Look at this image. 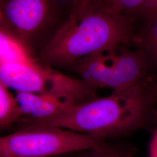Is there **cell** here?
<instances>
[{
	"label": "cell",
	"instance_id": "7c38bea8",
	"mask_svg": "<svg viewBox=\"0 0 157 157\" xmlns=\"http://www.w3.org/2000/svg\"><path fill=\"white\" fill-rule=\"evenodd\" d=\"M110 11L133 17L140 14L147 0H102Z\"/></svg>",
	"mask_w": 157,
	"mask_h": 157
},
{
	"label": "cell",
	"instance_id": "8fae6325",
	"mask_svg": "<svg viewBox=\"0 0 157 157\" xmlns=\"http://www.w3.org/2000/svg\"><path fill=\"white\" fill-rule=\"evenodd\" d=\"M136 149L133 146L124 143H111L106 147L74 153V157H136Z\"/></svg>",
	"mask_w": 157,
	"mask_h": 157
},
{
	"label": "cell",
	"instance_id": "52a82bcc",
	"mask_svg": "<svg viewBox=\"0 0 157 157\" xmlns=\"http://www.w3.org/2000/svg\"><path fill=\"white\" fill-rule=\"evenodd\" d=\"M15 97L22 118H50L80 105L66 97L28 92L17 91Z\"/></svg>",
	"mask_w": 157,
	"mask_h": 157
},
{
	"label": "cell",
	"instance_id": "5b68a950",
	"mask_svg": "<svg viewBox=\"0 0 157 157\" xmlns=\"http://www.w3.org/2000/svg\"><path fill=\"white\" fill-rule=\"evenodd\" d=\"M150 62L140 48L125 46L115 50L92 54L80 59L69 67L96 89H127L144 82L149 76Z\"/></svg>",
	"mask_w": 157,
	"mask_h": 157
},
{
	"label": "cell",
	"instance_id": "2e32d148",
	"mask_svg": "<svg viewBox=\"0 0 157 157\" xmlns=\"http://www.w3.org/2000/svg\"><path fill=\"white\" fill-rule=\"evenodd\" d=\"M74 153H71V154H65V155H61L59 156H56V157H74Z\"/></svg>",
	"mask_w": 157,
	"mask_h": 157
},
{
	"label": "cell",
	"instance_id": "6da1fadb",
	"mask_svg": "<svg viewBox=\"0 0 157 157\" xmlns=\"http://www.w3.org/2000/svg\"><path fill=\"white\" fill-rule=\"evenodd\" d=\"M157 123V86L152 78L133 87L114 90L54 117H23L17 130L58 127L105 139L132 134Z\"/></svg>",
	"mask_w": 157,
	"mask_h": 157
},
{
	"label": "cell",
	"instance_id": "e0dca14e",
	"mask_svg": "<svg viewBox=\"0 0 157 157\" xmlns=\"http://www.w3.org/2000/svg\"><path fill=\"white\" fill-rule=\"evenodd\" d=\"M153 78V80H154V82L155 83V84H157V75H156L155 77H154V78Z\"/></svg>",
	"mask_w": 157,
	"mask_h": 157
},
{
	"label": "cell",
	"instance_id": "5bb4252c",
	"mask_svg": "<svg viewBox=\"0 0 157 157\" xmlns=\"http://www.w3.org/2000/svg\"><path fill=\"white\" fill-rule=\"evenodd\" d=\"M140 14L146 19L147 22L155 19L157 17V0H147Z\"/></svg>",
	"mask_w": 157,
	"mask_h": 157
},
{
	"label": "cell",
	"instance_id": "30bf717a",
	"mask_svg": "<svg viewBox=\"0 0 157 157\" xmlns=\"http://www.w3.org/2000/svg\"><path fill=\"white\" fill-rule=\"evenodd\" d=\"M147 23L141 33L135 36L133 42L146 53L150 64L157 65V17Z\"/></svg>",
	"mask_w": 157,
	"mask_h": 157
},
{
	"label": "cell",
	"instance_id": "9c48e42d",
	"mask_svg": "<svg viewBox=\"0 0 157 157\" xmlns=\"http://www.w3.org/2000/svg\"><path fill=\"white\" fill-rule=\"evenodd\" d=\"M22 118L15 96L0 82V126L3 129L17 124Z\"/></svg>",
	"mask_w": 157,
	"mask_h": 157
},
{
	"label": "cell",
	"instance_id": "9a60e30c",
	"mask_svg": "<svg viewBox=\"0 0 157 157\" xmlns=\"http://www.w3.org/2000/svg\"><path fill=\"white\" fill-rule=\"evenodd\" d=\"M149 157H157V123L152 130L151 136L148 144Z\"/></svg>",
	"mask_w": 157,
	"mask_h": 157
},
{
	"label": "cell",
	"instance_id": "4fadbf2b",
	"mask_svg": "<svg viewBox=\"0 0 157 157\" xmlns=\"http://www.w3.org/2000/svg\"><path fill=\"white\" fill-rule=\"evenodd\" d=\"M92 0H71V12L69 21L77 19L86 9Z\"/></svg>",
	"mask_w": 157,
	"mask_h": 157
},
{
	"label": "cell",
	"instance_id": "8992f818",
	"mask_svg": "<svg viewBox=\"0 0 157 157\" xmlns=\"http://www.w3.org/2000/svg\"><path fill=\"white\" fill-rule=\"evenodd\" d=\"M51 0H1V27L30 48V41L50 21Z\"/></svg>",
	"mask_w": 157,
	"mask_h": 157
},
{
	"label": "cell",
	"instance_id": "7a4b0ae2",
	"mask_svg": "<svg viewBox=\"0 0 157 157\" xmlns=\"http://www.w3.org/2000/svg\"><path fill=\"white\" fill-rule=\"evenodd\" d=\"M133 17L110 11L101 0H92L74 21H67L40 52V62L69 69L78 59L115 50L135 40Z\"/></svg>",
	"mask_w": 157,
	"mask_h": 157
},
{
	"label": "cell",
	"instance_id": "ba28073f",
	"mask_svg": "<svg viewBox=\"0 0 157 157\" xmlns=\"http://www.w3.org/2000/svg\"><path fill=\"white\" fill-rule=\"evenodd\" d=\"M0 41L1 62L21 61L33 57L28 46L2 27Z\"/></svg>",
	"mask_w": 157,
	"mask_h": 157
},
{
	"label": "cell",
	"instance_id": "277c9868",
	"mask_svg": "<svg viewBox=\"0 0 157 157\" xmlns=\"http://www.w3.org/2000/svg\"><path fill=\"white\" fill-rule=\"evenodd\" d=\"M110 144L107 139L58 127L19 129L0 138V157H56Z\"/></svg>",
	"mask_w": 157,
	"mask_h": 157
},
{
	"label": "cell",
	"instance_id": "3957f363",
	"mask_svg": "<svg viewBox=\"0 0 157 157\" xmlns=\"http://www.w3.org/2000/svg\"><path fill=\"white\" fill-rule=\"evenodd\" d=\"M0 82L17 91L66 97L82 104L98 98L97 89L32 57L0 63Z\"/></svg>",
	"mask_w": 157,
	"mask_h": 157
}]
</instances>
